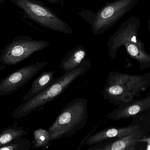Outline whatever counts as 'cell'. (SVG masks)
<instances>
[{"mask_svg": "<svg viewBox=\"0 0 150 150\" xmlns=\"http://www.w3.org/2000/svg\"><path fill=\"white\" fill-rule=\"evenodd\" d=\"M141 25L138 17H131L122 23L115 32L108 38V55L112 61L116 59L120 47H124L128 54L137 61L141 70L150 69V54L145 49V45L138 39Z\"/></svg>", "mask_w": 150, "mask_h": 150, "instance_id": "6da1fadb", "label": "cell"}, {"mask_svg": "<svg viewBox=\"0 0 150 150\" xmlns=\"http://www.w3.org/2000/svg\"><path fill=\"white\" fill-rule=\"evenodd\" d=\"M150 87V73L132 75L109 72L102 94L103 98L116 105L134 99Z\"/></svg>", "mask_w": 150, "mask_h": 150, "instance_id": "7a4b0ae2", "label": "cell"}, {"mask_svg": "<svg viewBox=\"0 0 150 150\" xmlns=\"http://www.w3.org/2000/svg\"><path fill=\"white\" fill-rule=\"evenodd\" d=\"M91 67L90 60H85L80 66L74 70L65 73L59 78L55 79L52 83L41 93L33 98L22 103L12 112V118L18 119L25 117L55 99L61 95L74 80L87 73Z\"/></svg>", "mask_w": 150, "mask_h": 150, "instance_id": "3957f363", "label": "cell"}, {"mask_svg": "<svg viewBox=\"0 0 150 150\" xmlns=\"http://www.w3.org/2000/svg\"><path fill=\"white\" fill-rule=\"evenodd\" d=\"M87 100L79 98L67 103L48 129L51 141L71 137L84 127L88 118Z\"/></svg>", "mask_w": 150, "mask_h": 150, "instance_id": "277c9868", "label": "cell"}, {"mask_svg": "<svg viewBox=\"0 0 150 150\" xmlns=\"http://www.w3.org/2000/svg\"><path fill=\"white\" fill-rule=\"evenodd\" d=\"M138 0L108 1L96 12L83 9L78 14L91 26L94 35H101L108 30L123 16L129 12Z\"/></svg>", "mask_w": 150, "mask_h": 150, "instance_id": "5b68a950", "label": "cell"}, {"mask_svg": "<svg viewBox=\"0 0 150 150\" xmlns=\"http://www.w3.org/2000/svg\"><path fill=\"white\" fill-rule=\"evenodd\" d=\"M28 18L42 27L71 35L74 30L68 24L42 2L36 0H15Z\"/></svg>", "mask_w": 150, "mask_h": 150, "instance_id": "8992f818", "label": "cell"}, {"mask_svg": "<svg viewBox=\"0 0 150 150\" xmlns=\"http://www.w3.org/2000/svg\"><path fill=\"white\" fill-rule=\"evenodd\" d=\"M49 45L50 43L46 40H35L27 36L16 37L3 49L0 63L8 66L16 65Z\"/></svg>", "mask_w": 150, "mask_h": 150, "instance_id": "52a82bcc", "label": "cell"}, {"mask_svg": "<svg viewBox=\"0 0 150 150\" xmlns=\"http://www.w3.org/2000/svg\"><path fill=\"white\" fill-rule=\"evenodd\" d=\"M48 64L47 62L43 61L23 67L10 74L0 81V96L14 93Z\"/></svg>", "mask_w": 150, "mask_h": 150, "instance_id": "ba28073f", "label": "cell"}, {"mask_svg": "<svg viewBox=\"0 0 150 150\" xmlns=\"http://www.w3.org/2000/svg\"><path fill=\"white\" fill-rule=\"evenodd\" d=\"M118 108L108 114L107 118L118 120L133 118L141 114L150 111V93L145 98L132 100L127 103L121 104Z\"/></svg>", "mask_w": 150, "mask_h": 150, "instance_id": "9c48e42d", "label": "cell"}, {"mask_svg": "<svg viewBox=\"0 0 150 150\" xmlns=\"http://www.w3.org/2000/svg\"><path fill=\"white\" fill-rule=\"evenodd\" d=\"M148 127H149L143 124L132 122L129 126L127 127H113L105 129L93 134L86 140L85 144L93 146L108 140L124 137L139 129Z\"/></svg>", "mask_w": 150, "mask_h": 150, "instance_id": "30bf717a", "label": "cell"}, {"mask_svg": "<svg viewBox=\"0 0 150 150\" xmlns=\"http://www.w3.org/2000/svg\"><path fill=\"white\" fill-rule=\"evenodd\" d=\"M87 52L81 45L77 46L69 51L64 57L59 67L65 73L74 70L86 59Z\"/></svg>", "mask_w": 150, "mask_h": 150, "instance_id": "8fae6325", "label": "cell"}, {"mask_svg": "<svg viewBox=\"0 0 150 150\" xmlns=\"http://www.w3.org/2000/svg\"><path fill=\"white\" fill-rule=\"evenodd\" d=\"M54 75V71H45L42 73L34 79L31 87L23 97L22 101L30 100L45 91L55 80Z\"/></svg>", "mask_w": 150, "mask_h": 150, "instance_id": "7c38bea8", "label": "cell"}, {"mask_svg": "<svg viewBox=\"0 0 150 150\" xmlns=\"http://www.w3.org/2000/svg\"><path fill=\"white\" fill-rule=\"evenodd\" d=\"M142 129H139L124 137L114 140L104 150H134L142 137Z\"/></svg>", "mask_w": 150, "mask_h": 150, "instance_id": "4fadbf2b", "label": "cell"}, {"mask_svg": "<svg viewBox=\"0 0 150 150\" xmlns=\"http://www.w3.org/2000/svg\"><path fill=\"white\" fill-rule=\"evenodd\" d=\"M16 121L14 124L4 129L0 133V146L10 143L16 139L23 138L28 134L22 127H18Z\"/></svg>", "mask_w": 150, "mask_h": 150, "instance_id": "5bb4252c", "label": "cell"}, {"mask_svg": "<svg viewBox=\"0 0 150 150\" xmlns=\"http://www.w3.org/2000/svg\"><path fill=\"white\" fill-rule=\"evenodd\" d=\"M50 142L51 140L48 130L40 128L36 129L33 132V143L34 148H47L50 144Z\"/></svg>", "mask_w": 150, "mask_h": 150, "instance_id": "9a60e30c", "label": "cell"}, {"mask_svg": "<svg viewBox=\"0 0 150 150\" xmlns=\"http://www.w3.org/2000/svg\"><path fill=\"white\" fill-rule=\"evenodd\" d=\"M31 145L30 140L21 138L16 139L8 144L0 146V150H29Z\"/></svg>", "mask_w": 150, "mask_h": 150, "instance_id": "2e32d148", "label": "cell"}, {"mask_svg": "<svg viewBox=\"0 0 150 150\" xmlns=\"http://www.w3.org/2000/svg\"><path fill=\"white\" fill-rule=\"evenodd\" d=\"M133 122L150 126V111L133 117Z\"/></svg>", "mask_w": 150, "mask_h": 150, "instance_id": "e0dca14e", "label": "cell"}, {"mask_svg": "<svg viewBox=\"0 0 150 150\" xmlns=\"http://www.w3.org/2000/svg\"><path fill=\"white\" fill-rule=\"evenodd\" d=\"M113 139L112 140H108V141H105V142L100 143L98 144H95L93 145V147L89 148L85 150H104L106 146L110 143L111 142L113 141Z\"/></svg>", "mask_w": 150, "mask_h": 150, "instance_id": "ac0fdd59", "label": "cell"}, {"mask_svg": "<svg viewBox=\"0 0 150 150\" xmlns=\"http://www.w3.org/2000/svg\"><path fill=\"white\" fill-rule=\"evenodd\" d=\"M100 122H99L95 127H93V128L89 132V134H87V135L85 137V138L83 139V141L81 142L80 143V144H79V146L78 149L77 150H81V149H82V147H83V145H84L85 143L86 142V140L88 139L89 137L91 136V135L93 134H94V132L96 131L97 129L98 128V127L99 125Z\"/></svg>", "mask_w": 150, "mask_h": 150, "instance_id": "d6986e66", "label": "cell"}, {"mask_svg": "<svg viewBox=\"0 0 150 150\" xmlns=\"http://www.w3.org/2000/svg\"><path fill=\"white\" fill-rule=\"evenodd\" d=\"M52 4H58L60 2L61 0H44Z\"/></svg>", "mask_w": 150, "mask_h": 150, "instance_id": "ffe728a7", "label": "cell"}, {"mask_svg": "<svg viewBox=\"0 0 150 150\" xmlns=\"http://www.w3.org/2000/svg\"><path fill=\"white\" fill-rule=\"evenodd\" d=\"M147 26H148V30L150 34V18H149L147 22Z\"/></svg>", "mask_w": 150, "mask_h": 150, "instance_id": "44dd1931", "label": "cell"}, {"mask_svg": "<svg viewBox=\"0 0 150 150\" xmlns=\"http://www.w3.org/2000/svg\"><path fill=\"white\" fill-rule=\"evenodd\" d=\"M150 150V143H149L148 144H147L146 150Z\"/></svg>", "mask_w": 150, "mask_h": 150, "instance_id": "7402d4cb", "label": "cell"}]
</instances>
